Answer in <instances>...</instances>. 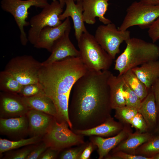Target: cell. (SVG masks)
Instances as JSON below:
<instances>
[{"mask_svg": "<svg viewBox=\"0 0 159 159\" xmlns=\"http://www.w3.org/2000/svg\"><path fill=\"white\" fill-rule=\"evenodd\" d=\"M109 70H88L72 88L68 114L72 131L94 127L111 117Z\"/></svg>", "mask_w": 159, "mask_h": 159, "instance_id": "6da1fadb", "label": "cell"}, {"mask_svg": "<svg viewBox=\"0 0 159 159\" xmlns=\"http://www.w3.org/2000/svg\"><path fill=\"white\" fill-rule=\"evenodd\" d=\"M88 69L80 57H69L42 66L39 74V82L45 94L55 106L57 113H68L70 95L76 82Z\"/></svg>", "mask_w": 159, "mask_h": 159, "instance_id": "7a4b0ae2", "label": "cell"}, {"mask_svg": "<svg viewBox=\"0 0 159 159\" xmlns=\"http://www.w3.org/2000/svg\"><path fill=\"white\" fill-rule=\"evenodd\" d=\"M125 42V49L115 61L114 69L119 72V74L145 62L158 59V48L153 43L137 38H130Z\"/></svg>", "mask_w": 159, "mask_h": 159, "instance_id": "3957f363", "label": "cell"}, {"mask_svg": "<svg viewBox=\"0 0 159 159\" xmlns=\"http://www.w3.org/2000/svg\"><path fill=\"white\" fill-rule=\"evenodd\" d=\"M77 41L80 57L88 70H109L113 59L97 42L94 36L87 31Z\"/></svg>", "mask_w": 159, "mask_h": 159, "instance_id": "277c9868", "label": "cell"}, {"mask_svg": "<svg viewBox=\"0 0 159 159\" xmlns=\"http://www.w3.org/2000/svg\"><path fill=\"white\" fill-rule=\"evenodd\" d=\"M69 127L67 123L59 122L54 117L50 128L43 137V141L48 147L59 151L85 143L83 136L76 134Z\"/></svg>", "mask_w": 159, "mask_h": 159, "instance_id": "5b68a950", "label": "cell"}, {"mask_svg": "<svg viewBox=\"0 0 159 159\" xmlns=\"http://www.w3.org/2000/svg\"><path fill=\"white\" fill-rule=\"evenodd\" d=\"M42 63L32 56L24 55L13 58L6 64L4 70L11 74L23 85L39 82V74Z\"/></svg>", "mask_w": 159, "mask_h": 159, "instance_id": "8992f818", "label": "cell"}, {"mask_svg": "<svg viewBox=\"0 0 159 159\" xmlns=\"http://www.w3.org/2000/svg\"><path fill=\"white\" fill-rule=\"evenodd\" d=\"M49 4L47 0H1V8L13 16L19 29L20 42L23 46L29 41L24 29V27L30 25L29 22L26 21L28 9L32 6L43 9Z\"/></svg>", "mask_w": 159, "mask_h": 159, "instance_id": "52a82bcc", "label": "cell"}, {"mask_svg": "<svg viewBox=\"0 0 159 159\" xmlns=\"http://www.w3.org/2000/svg\"><path fill=\"white\" fill-rule=\"evenodd\" d=\"M159 17V5H153L134 1L127 8L122 24L118 29L124 31L133 26L149 27Z\"/></svg>", "mask_w": 159, "mask_h": 159, "instance_id": "ba28073f", "label": "cell"}, {"mask_svg": "<svg viewBox=\"0 0 159 159\" xmlns=\"http://www.w3.org/2000/svg\"><path fill=\"white\" fill-rule=\"evenodd\" d=\"M63 8L59 1H53L42 9V11L31 18L29 23L31 27L28 32V41L34 45L41 30L47 26L55 27L62 22L59 16L62 13Z\"/></svg>", "mask_w": 159, "mask_h": 159, "instance_id": "9c48e42d", "label": "cell"}, {"mask_svg": "<svg viewBox=\"0 0 159 159\" xmlns=\"http://www.w3.org/2000/svg\"><path fill=\"white\" fill-rule=\"evenodd\" d=\"M95 39L113 59L120 52V46L130 38V32L119 30L112 22L99 26L95 32Z\"/></svg>", "mask_w": 159, "mask_h": 159, "instance_id": "30bf717a", "label": "cell"}, {"mask_svg": "<svg viewBox=\"0 0 159 159\" xmlns=\"http://www.w3.org/2000/svg\"><path fill=\"white\" fill-rule=\"evenodd\" d=\"M0 94V118L21 116L26 115L30 110L19 94L3 92Z\"/></svg>", "mask_w": 159, "mask_h": 159, "instance_id": "8fae6325", "label": "cell"}, {"mask_svg": "<svg viewBox=\"0 0 159 159\" xmlns=\"http://www.w3.org/2000/svg\"><path fill=\"white\" fill-rule=\"evenodd\" d=\"M71 29V23L69 17L66 18L58 26L45 27L41 31L38 39L34 45V47L37 49H45L51 52L55 42L67 31Z\"/></svg>", "mask_w": 159, "mask_h": 159, "instance_id": "7c38bea8", "label": "cell"}, {"mask_svg": "<svg viewBox=\"0 0 159 159\" xmlns=\"http://www.w3.org/2000/svg\"><path fill=\"white\" fill-rule=\"evenodd\" d=\"M71 29L65 33L54 43L49 57L42 62L43 65L50 64L69 57H80L79 50H77L69 38Z\"/></svg>", "mask_w": 159, "mask_h": 159, "instance_id": "4fadbf2b", "label": "cell"}, {"mask_svg": "<svg viewBox=\"0 0 159 159\" xmlns=\"http://www.w3.org/2000/svg\"><path fill=\"white\" fill-rule=\"evenodd\" d=\"M109 0H82L83 19L87 24H93L96 22V18L104 24L111 22L104 15L107 11Z\"/></svg>", "mask_w": 159, "mask_h": 159, "instance_id": "5bb4252c", "label": "cell"}, {"mask_svg": "<svg viewBox=\"0 0 159 159\" xmlns=\"http://www.w3.org/2000/svg\"><path fill=\"white\" fill-rule=\"evenodd\" d=\"M74 0H65L66 8L64 12L59 16L61 21L67 17L72 19L74 30V35L78 41L84 33L87 31L83 19V9L82 1L75 4Z\"/></svg>", "mask_w": 159, "mask_h": 159, "instance_id": "9a60e30c", "label": "cell"}, {"mask_svg": "<svg viewBox=\"0 0 159 159\" xmlns=\"http://www.w3.org/2000/svg\"><path fill=\"white\" fill-rule=\"evenodd\" d=\"M29 122V134L42 137L50 128L54 117L44 112L30 109L26 114Z\"/></svg>", "mask_w": 159, "mask_h": 159, "instance_id": "2e32d148", "label": "cell"}, {"mask_svg": "<svg viewBox=\"0 0 159 159\" xmlns=\"http://www.w3.org/2000/svg\"><path fill=\"white\" fill-rule=\"evenodd\" d=\"M29 122L26 115L9 118H0V132L14 138H22L29 134Z\"/></svg>", "mask_w": 159, "mask_h": 159, "instance_id": "e0dca14e", "label": "cell"}, {"mask_svg": "<svg viewBox=\"0 0 159 159\" xmlns=\"http://www.w3.org/2000/svg\"><path fill=\"white\" fill-rule=\"evenodd\" d=\"M127 124H125L123 129L114 136L107 138L97 136L91 137L90 141L98 148V159L105 158L111 150L125 139L132 132V130L127 125Z\"/></svg>", "mask_w": 159, "mask_h": 159, "instance_id": "ac0fdd59", "label": "cell"}, {"mask_svg": "<svg viewBox=\"0 0 159 159\" xmlns=\"http://www.w3.org/2000/svg\"><path fill=\"white\" fill-rule=\"evenodd\" d=\"M125 124L115 121L111 116L103 123L94 127L85 130L72 131L77 134L83 136L111 137L119 133L123 129Z\"/></svg>", "mask_w": 159, "mask_h": 159, "instance_id": "d6986e66", "label": "cell"}, {"mask_svg": "<svg viewBox=\"0 0 159 159\" xmlns=\"http://www.w3.org/2000/svg\"><path fill=\"white\" fill-rule=\"evenodd\" d=\"M153 136L152 134L148 132H140L137 131L134 133L131 132L125 139L112 150V153L117 151H122L135 155L136 149L149 140Z\"/></svg>", "mask_w": 159, "mask_h": 159, "instance_id": "ffe728a7", "label": "cell"}, {"mask_svg": "<svg viewBox=\"0 0 159 159\" xmlns=\"http://www.w3.org/2000/svg\"><path fill=\"white\" fill-rule=\"evenodd\" d=\"M139 79L150 90L159 78V60L145 62L131 69Z\"/></svg>", "mask_w": 159, "mask_h": 159, "instance_id": "44dd1931", "label": "cell"}, {"mask_svg": "<svg viewBox=\"0 0 159 159\" xmlns=\"http://www.w3.org/2000/svg\"><path fill=\"white\" fill-rule=\"evenodd\" d=\"M138 110L145 120L148 130L155 128L157 124L158 114L154 95L150 89L141 101Z\"/></svg>", "mask_w": 159, "mask_h": 159, "instance_id": "7402d4cb", "label": "cell"}, {"mask_svg": "<svg viewBox=\"0 0 159 159\" xmlns=\"http://www.w3.org/2000/svg\"><path fill=\"white\" fill-rule=\"evenodd\" d=\"M125 83L122 74L116 76L112 73L110 74L108 78V83L112 109L126 106L123 96V87Z\"/></svg>", "mask_w": 159, "mask_h": 159, "instance_id": "603a6c76", "label": "cell"}, {"mask_svg": "<svg viewBox=\"0 0 159 159\" xmlns=\"http://www.w3.org/2000/svg\"><path fill=\"white\" fill-rule=\"evenodd\" d=\"M22 100L30 109L40 111L55 118L57 116L56 109L52 100L45 94L30 97H22Z\"/></svg>", "mask_w": 159, "mask_h": 159, "instance_id": "cb8c5ba5", "label": "cell"}, {"mask_svg": "<svg viewBox=\"0 0 159 159\" xmlns=\"http://www.w3.org/2000/svg\"><path fill=\"white\" fill-rule=\"evenodd\" d=\"M125 83L136 94L142 101L148 94L149 90L132 69L122 74Z\"/></svg>", "mask_w": 159, "mask_h": 159, "instance_id": "d4e9b609", "label": "cell"}, {"mask_svg": "<svg viewBox=\"0 0 159 159\" xmlns=\"http://www.w3.org/2000/svg\"><path fill=\"white\" fill-rule=\"evenodd\" d=\"M22 86L9 72L5 70L0 72V90L1 92L19 94Z\"/></svg>", "mask_w": 159, "mask_h": 159, "instance_id": "484cf974", "label": "cell"}, {"mask_svg": "<svg viewBox=\"0 0 159 159\" xmlns=\"http://www.w3.org/2000/svg\"><path fill=\"white\" fill-rule=\"evenodd\" d=\"M42 139V137L33 136L27 139L22 138L17 141H11L5 139H0V153L1 154L6 151L37 144Z\"/></svg>", "mask_w": 159, "mask_h": 159, "instance_id": "4316f807", "label": "cell"}, {"mask_svg": "<svg viewBox=\"0 0 159 159\" xmlns=\"http://www.w3.org/2000/svg\"><path fill=\"white\" fill-rule=\"evenodd\" d=\"M159 153V135L153 136L151 139L144 143L135 150V155L151 158Z\"/></svg>", "mask_w": 159, "mask_h": 159, "instance_id": "83f0119b", "label": "cell"}, {"mask_svg": "<svg viewBox=\"0 0 159 159\" xmlns=\"http://www.w3.org/2000/svg\"><path fill=\"white\" fill-rule=\"evenodd\" d=\"M115 110V117L124 124H128L129 121L138 112L137 109L127 106Z\"/></svg>", "mask_w": 159, "mask_h": 159, "instance_id": "f1b7e54d", "label": "cell"}, {"mask_svg": "<svg viewBox=\"0 0 159 159\" xmlns=\"http://www.w3.org/2000/svg\"><path fill=\"white\" fill-rule=\"evenodd\" d=\"M19 94L22 97H30L45 93L43 86L38 82L23 85Z\"/></svg>", "mask_w": 159, "mask_h": 159, "instance_id": "f546056e", "label": "cell"}, {"mask_svg": "<svg viewBox=\"0 0 159 159\" xmlns=\"http://www.w3.org/2000/svg\"><path fill=\"white\" fill-rule=\"evenodd\" d=\"M123 96L126 106L138 109L141 101L136 94L125 83L123 87Z\"/></svg>", "mask_w": 159, "mask_h": 159, "instance_id": "4dcf8cb0", "label": "cell"}, {"mask_svg": "<svg viewBox=\"0 0 159 159\" xmlns=\"http://www.w3.org/2000/svg\"><path fill=\"white\" fill-rule=\"evenodd\" d=\"M85 143L77 147L68 149L63 151L60 154L61 159H80L84 149L88 144Z\"/></svg>", "mask_w": 159, "mask_h": 159, "instance_id": "1f68e13d", "label": "cell"}, {"mask_svg": "<svg viewBox=\"0 0 159 159\" xmlns=\"http://www.w3.org/2000/svg\"><path fill=\"white\" fill-rule=\"evenodd\" d=\"M35 145H29L23 148L7 153L4 158L8 159H26L34 148Z\"/></svg>", "mask_w": 159, "mask_h": 159, "instance_id": "d6a6232c", "label": "cell"}, {"mask_svg": "<svg viewBox=\"0 0 159 159\" xmlns=\"http://www.w3.org/2000/svg\"><path fill=\"white\" fill-rule=\"evenodd\" d=\"M128 124L140 132H148V128L142 115L138 112L129 122Z\"/></svg>", "mask_w": 159, "mask_h": 159, "instance_id": "836d02e7", "label": "cell"}, {"mask_svg": "<svg viewBox=\"0 0 159 159\" xmlns=\"http://www.w3.org/2000/svg\"><path fill=\"white\" fill-rule=\"evenodd\" d=\"M107 159H150L141 155H132L122 151H117L107 155L105 157Z\"/></svg>", "mask_w": 159, "mask_h": 159, "instance_id": "e575fe53", "label": "cell"}, {"mask_svg": "<svg viewBox=\"0 0 159 159\" xmlns=\"http://www.w3.org/2000/svg\"><path fill=\"white\" fill-rule=\"evenodd\" d=\"M48 148L47 144L43 141L41 143L35 145L26 159H39L41 155Z\"/></svg>", "mask_w": 159, "mask_h": 159, "instance_id": "d590c367", "label": "cell"}, {"mask_svg": "<svg viewBox=\"0 0 159 159\" xmlns=\"http://www.w3.org/2000/svg\"><path fill=\"white\" fill-rule=\"evenodd\" d=\"M148 33L153 43L159 39V17L149 27Z\"/></svg>", "mask_w": 159, "mask_h": 159, "instance_id": "8d00e7d4", "label": "cell"}, {"mask_svg": "<svg viewBox=\"0 0 159 159\" xmlns=\"http://www.w3.org/2000/svg\"><path fill=\"white\" fill-rule=\"evenodd\" d=\"M60 151L48 147L41 155L39 159H56Z\"/></svg>", "mask_w": 159, "mask_h": 159, "instance_id": "74e56055", "label": "cell"}, {"mask_svg": "<svg viewBox=\"0 0 159 159\" xmlns=\"http://www.w3.org/2000/svg\"><path fill=\"white\" fill-rule=\"evenodd\" d=\"M150 89L154 95L158 116L159 117V78L153 84Z\"/></svg>", "mask_w": 159, "mask_h": 159, "instance_id": "f35d334b", "label": "cell"}, {"mask_svg": "<svg viewBox=\"0 0 159 159\" xmlns=\"http://www.w3.org/2000/svg\"><path fill=\"white\" fill-rule=\"evenodd\" d=\"M97 146L91 141L83 151L80 159H88Z\"/></svg>", "mask_w": 159, "mask_h": 159, "instance_id": "ab89813d", "label": "cell"}, {"mask_svg": "<svg viewBox=\"0 0 159 159\" xmlns=\"http://www.w3.org/2000/svg\"><path fill=\"white\" fill-rule=\"evenodd\" d=\"M139 1L147 4L153 5H159V0H139Z\"/></svg>", "mask_w": 159, "mask_h": 159, "instance_id": "60d3db41", "label": "cell"}, {"mask_svg": "<svg viewBox=\"0 0 159 159\" xmlns=\"http://www.w3.org/2000/svg\"><path fill=\"white\" fill-rule=\"evenodd\" d=\"M56 0H52L53 1H54ZM61 6L63 8L65 5V0H58Z\"/></svg>", "mask_w": 159, "mask_h": 159, "instance_id": "b9f144b4", "label": "cell"}, {"mask_svg": "<svg viewBox=\"0 0 159 159\" xmlns=\"http://www.w3.org/2000/svg\"><path fill=\"white\" fill-rule=\"evenodd\" d=\"M151 159H159V153L151 157Z\"/></svg>", "mask_w": 159, "mask_h": 159, "instance_id": "7bdbcfd3", "label": "cell"}, {"mask_svg": "<svg viewBox=\"0 0 159 159\" xmlns=\"http://www.w3.org/2000/svg\"><path fill=\"white\" fill-rule=\"evenodd\" d=\"M82 0H74L75 1H76L77 2L82 1Z\"/></svg>", "mask_w": 159, "mask_h": 159, "instance_id": "ee69618b", "label": "cell"}, {"mask_svg": "<svg viewBox=\"0 0 159 159\" xmlns=\"http://www.w3.org/2000/svg\"><path fill=\"white\" fill-rule=\"evenodd\" d=\"M158 130H159V129H158Z\"/></svg>", "mask_w": 159, "mask_h": 159, "instance_id": "f6af8a7d", "label": "cell"}]
</instances>
